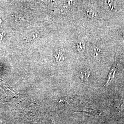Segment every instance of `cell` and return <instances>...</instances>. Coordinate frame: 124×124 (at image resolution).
Segmentation results:
<instances>
[{"label":"cell","instance_id":"1","mask_svg":"<svg viewBox=\"0 0 124 124\" xmlns=\"http://www.w3.org/2000/svg\"><path fill=\"white\" fill-rule=\"evenodd\" d=\"M90 73L88 71L86 70H84L80 72L79 76L81 79L87 80L89 78Z\"/></svg>","mask_w":124,"mask_h":124},{"label":"cell","instance_id":"2","mask_svg":"<svg viewBox=\"0 0 124 124\" xmlns=\"http://www.w3.org/2000/svg\"><path fill=\"white\" fill-rule=\"evenodd\" d=\"M77 48L78 49L80 52L82 53L84 51L85 47V44L83 42H80L77 44Z\"/></svg>","mask_w":124,"mask_h":124},{"label":"cell","instance_id":"3","mask_svg":"<svg viewBox=\"0 0 124 124\" xmlns=\"http://www.w3.org/2000/svg\"><path fill=\"white\" fill-rule=\"evenodd\" d=\"M82 111L85 112H87L89 113H91V114H94V115H99V112L97 111L94 110H92L91 109H89V108H85L82 110Z\"/></svg>","mask_w":124,"mask_h":124},{"label":"cell","instance_id":"4","mask_svg":"<svg viewBox=\"0 0 124 124\" xmlns=\"http://www.w3.org/2000/svg\"><path fill=\"white\" fill-rule=\"evenodd\" d=\"M86 13H87V15L88 16V17L93 19L94 18H96L97 17V15H96V14L91 10H88L86 11Z\"/></svg>","mask_w":124,"mask_h":124},{"label":"cell","instance_id":"5","mask_svg":"<svg viewBox=\"0 0 124 124\" xmlns=\"http://www.w3.org/2000/svg\"><path fill=\"white\" fill-rule=\"evenodd\" d=\"M58 54H59L57 55V57L56 59V61L58 62H62L63 60V56L62 55V53H59Z\"/></svg>","mask_w":124,"mask_h":124},{"label":"cell","instance_id":"6","mask_svg":"<svg viewBox=\"0 0 124 124\" xmlns=\"http://www.w3.org/2000/svg\"></svg>","mask_w":124,"mask_h":124}]
</instances>
